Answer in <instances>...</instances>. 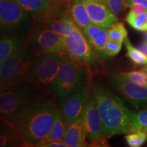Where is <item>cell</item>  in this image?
Masks as SVG:
<instances>
[{
	"mask_svg": "<svg viewBox=\"0 0 147 147\" xmlns=\"http://www.w3.org/2000/svg\"><path fill=\"white\" fill-rule=\"evenodd\" d=\"M84 123L87 136L95 144L106 146V138L103 135L102 120L93 91L90 92L84 111Z\"/></svg>",
	"mask_w": 147,
	"mask_h": 147,
	"instance_id": "cell-11",
	"label": "cell"
},
{
	"mask_svg": "<svg viewBox=\"0 0 147 147\" xmlns=\"http://www.w3.org/2000/svg\"><path fill=\"white\" fill-rule=\"evenodd\" d=\"M136 131L147 133V108L133 113L131 116L127 134Z\"/></svg>",
	"mask_w": 147,
	"mask_h": 147,
	"instance_id": "cell-20",
	"label": "cell"
},
{
	"mask_svg": "<svg viewBox=\"0 0 147 147\" xmlns=\"http://www.w3.org/2000/svg\"><path fill=\"white\" fill-rule=\"evenodd\" d=\"M84 67L67 57L61 65L51 89L57 98L62 99L80 91L86 85Z\"/></svg>",
	"mask_w": 147,
	"mask_h": 147,
	"instance_id": "cell-5",
	"label": "cell"
},
{
	"mask_svg": "<svg viewBox=\"0 0 147 147\" xmlns=\"http://www.w3.org/2000/svg\"><path fill=\"white\" fill-rule=\"evenodd\" d=\"M87 8L91 23L103 28L108 29L118 21L117 15L108 8L102 0H82Z\"/></svg>",
	"mask_w": 147,
	"mask_h": 147,
	"instance_id": "cell-13",
	"label": "cell"
},
{
	"mask_svg": "<svg viewBox=\"0 0 147 147\" xmlns=\"http://www.w3.org/2000/svg\"><path fill=\"white\" fill-rule=\"evenodd\" d=\"M89 93L86 84L80 91L62 99L60 112L67 124L74 122L83 115Z\"/></svg>",
	"mask_w": 147,
	"mask_h": 147,
	"instance_id": "cell-12",
	"label": "cell"
},
{
	"mask_svg": "<svg viewBox=\"0 0 147 147\" xmlns=\"http://www.w3.org/2000/svg\"><path fill=\"white\" fill-rule=\"evenodd\" d=\"M36 146L40 147H67L63 141H48L45 140Z\"/></svg>",
	"mask_w": 147,
	"mask_h": 147,
	"instance_id": "cell-28",
	"label": "cell"
},
{
	"mask_svg": "<svg viewBox=\"0 0 147 147\" xmlns=\"http://www.w3.org/2000/svg\"><path fill=\"white\" fill-rule=\"evenodd\" d=\"M106 5L115 15H120L125 10L126 5L125 0H104Z\"/></svg>",
	"mask_w": 147,
	"mask_h": 147,
	"instance_id": "cell-26",
	"label": "cell"
},
{
	"mask_svg": "<svg viewBox=\"0 0 147 147\" xmlns=\"http://www.w3.org/2000/svg\"><path fill=\"white\" fill-rule=\"evenodd\" d=\"M37 52L28 38L15 53L0 64V90L1 91L31 82Z\"/></svg>",
	"mask_w": 147,
	"mask_h": 147,
	"instance_id": "cell-4",
	"label": "cell"
},
{
	"mask_svg": "<svg viewBox=\"0 0 147 147\" xmlns=\"http://www.w3.org/2000/svg\"><path fill=\"white\" fill-rule=\"evenodd\" d=\"M141 70H142L143 72H144L147 75V64H146V65H145L144 67H142Z\"/></svg>",
	"mask_w": 147,
	"mask_h": 147,
	"instance_id": "cell-32",
	"label": "cell"
},
{
	"mask_svg": "<svg viewBox=\"0 0 147 147\" xmlns=\"http://www.w3.org/2000/svg\"><path fill=\"white\" fill-rule=\"evenodd\" d=\"M67 55L57 53L40 54L36 59L31 82L45 91H50L53 82Z\"/></svg>",
	"mask_w": 147,
	"mask_h": 147,
	"instance_id": "cell-7",
	"label": "cell"
},
{
	"mask_svg": "<svg viewBox=\"0 0 147 147\" xmlns=\"http://www.w3.org/2000/svg\"><path fill=\"white\" fill-rule=\"evenodd\" d=\"M143 38H144V41L147 42V31L144 32V34H143Z\"/></svg>",
	"mask_w": 147,
	"mask_h": 147,
	"instance_id": "cell-31",
	"label": "cell"
},
{
	"mask_svg": "<svg viewBox=\"0 0 147 147\" xmlns=\"http://www.w3.org/2000/svg\"><path fill=\"white\" fill-rule=\"evenodd\" d=\"M47 1H52V0H47Z\"/></svg>",
	"mask_w": 147,
	"mask_h": 147,
	"instance_id": "cell-34",
	"label": "cell"
},
{
	"mask_svg": "<svg viewBox=\"0 0 147 147\" xmlns=\"http://www.w3.org/2000/svg\"><path fill=\"white\" fill-rule=\"evenodd\" d=\"M125 21L135 30L147 31V11L136 12L131 9L127 14Z\"/></svg>",
	"mask_w": 147,
	"mask_h": 147,
	"instance_id": "cell-19",
	"label": "cell"
},
{
	"mask_svg": "<svg viewBox=\"0 0 147 147\" xmlns=\"http://www.w3.org/2000/svg\"><path fill=\"white\" fill-rule=\"evenodd\" d=\"M127 8H131L136 5H140L147 10V0H125Z\"/></svg>",
	"mask_w": 147,
	"mask_h": 147,
	"instance_id": "cell-29",
	"label": "cell"
},
{
	"mask_svg": "<svg viewBox=\"0 0 147 147\" xmlns=\"http://www.w3.org/2000/svg\"><path fill=\"white\" fill-rule=\"evenodd\" d=\"M44 91L32 82L1 91L0 95L1 121L14 129L25 112L36 103L45 99Z\"/></svg>",
	"mask_w": 147,
	"mask_h": 147,
	"instance_id": "cell-3",
	"label": "cell"
},
{
	"mask_svg": "<svg viewBox=\"0 0 147 147\" xmlns=\"http://www.w3.org/2000/svg\"><path fill=\"white\" fill-rule=\"evenodd\" d=\"M123 43L126 48V57L136 65H146L147 56L143 54L137 48L134 47L129 38H127Z\"/></svg>",
	"mask_w": 147,
	"mask_h": 147,
	"instance_id": "cell-22",
	"label": "cell"
},
{
	"mask_svg": "<svg viewBox=\"0 0 147 147\" xmlns=\"http://www.w3.org/2000/svg\"><path fill=\"white\" fill-rule=\"evenodd\" d=\"M67 123L61 113L60 110L57 109L55 113V119L53 129L49 138L46 140L48 141H61L65 136Z\"/></svg>",
	"mask_w": 147,
	"mask_h": 147,
	"instance_id": "cell-21",
	"label": "cell"
},
{
	"mask_svg": "<svg viewBox=\"0 0 147 147\" xmlns=\"http://www.w3.org/2000/svg\"><path fill=\"white\" fill-rule=\"evenodd\" d=\"M137 49H139L140 51L142 52L143 54H144L146 56H147V42L145 41H143L139 44L137 46Z\"/></svg>",
	"mask_w": 147,
	"mask_h": 147,
	"instance_id": "cell-30",
	"label": "cell"
},
{
	"mask_svg": "<svg viewBox=\"0 0 147 147\" xmlns=\"http://www.w3.org/2000/svg\"><path fill=\"white\" fill-rule=\"evenodd\" d=\"M57 108L47 98L23 114L14 130L24 144L36 146L49 138L54 125Z\"/></svg>",
	"mask_w": 147,
	"mask_h": 147,
	"instance_id": "cell-1",
	"label": "cell"
},
{
	"mask_svg": "<svg viewBox=\"0 0 147 147\" xmlns=\"http://www.w3.org/2000/svg\"><path fill=\"white\" fill-rule=\"evenodd\" d=\"M122 44L108 39L106 45V52L108 57H112L118 55L122 48Z\"/></svg>",
	"mask_w": 147,
	"mask_h": 147,
	"instance_id": "cell-27",
	"label": "cell"
},
{
	"mask_svg": "<svg viewBox=\"0 0 147 147\" xmlns=\"http://www.w3.org/2000/svg\"><path fill=\"white\" fill-rule=\"evenodd\" d=\"M26 10L35 22H38L47 16L50 12L51 4L47 0H15Z\"/></svg>",
	"mask_w": 147,
	"mask_h": 147,
	"instance_id": "cell-16",
	"label": "cell"
},
{
	"mask_svg": "<svg viewBox=\"0 0 147 147\" xmlns=\"http://www.w3.org/2000/svg\"><path fill=\"white\" fill-rule=\"evenodd\" d=\"M32 16L15 0H0L1 35L29 36Z\"/></svg>",
	"mask_w": 147,
	"mask_h": 147,
	"instance_id": "cell-6",
	"label": "cell"
},
{
	"mask_svg": "<svg viewBox=\"0 0 147 147\" xmlns=\"http://www.w3.org/2000/svg\"><path fill=\"white\" fill-rule=\"evenodd\" d=\"M55 1H59V2H66V1H69L70 0H55Z\"/></svg>",
	"mask_w": 147,
	"mask_h": 147,
	"instance_id": "cell-33",
	"label": "cell"
},
{
	"mask_svg": "<svg viewBox=\"0 0 147 147\" xmlns=\"http://www.w3.org/2000/svg\"><path fill=\"white\" fill-rule=\"evenodd\" d=\"M125 139L129 146L140 147L146 141L147 133L144 131L131 132L127 134Z\"/></svg>",
	"mask_w": 147,
	"mask_h": 147,
	"instance_id": "cell-24",
	"label": "cell"
},
{
	"mask_svg": "<svg viewBox=\"0 0 147 147\" xmlns=\"http://www.w3.org/2000/svg\"><path fill=\"white\" fill-rule=\"evenodd\" d=\"M68 11L75 24L81 30L92 23L82 0H70Z\"/></svg>",
	"mask_w": 147,
	"mask_h": 147,
	"instance_id": "cell-17",
	"label": "cell"
},
{
	"mask_svg": "<svg viewBox=\"0 0 147 147\" xmlns=\"http://www.w3.org/2000/svg\"><path fill=\"white\" fill-rule=\"evenodd\" d=\"M28 39L39 54L57 53L67 55L65 51V37L36 24L29 33Z\"/></svg>",
	"mask_w": 147,
	"mask_h": 147,
	"instance_id": "cell-9",
	"label": "cell"
},
{
	"mask_svg": "<svg viewBox=\"0 0 147 147\" xmlns=\"http://www.w3.org/2000/svg\"><path fill=\"white\" fill-rule=\"evenodd\" d=\"M85 126L84 123V113L74 122L67 124L63 141L68 147L87 146Z\"/></svg>",
	"mask_w": 147,
	"mask_h": 147,
	"instance_id": "cell-15",
	"label": "cell"
},
{
	"mask_svg": "<svg viewBox=\"0 0 147 147\" xmlns=\"http://www.w3.org/2000/svg\"><path fill=\"white\" fill-rule=\"evenodd\" d=\"M121 74L131 80V81L147 87V75L142 70L128 71L121 73Z\"/></svg>",
	"mask_w": 147,
	"mask_h": 147,
	"instance_id": "cell-25",
	"label": "cell"
},
{
	"mask_svg": "<svg viewBox=\"0 0 147 147\" xmlns=\"http://www.w3.org/2000/svg\"><path fill=\"white\" fill-rule=\"evenodd\" d=\"M92 91L100 112L104 136L107 139L117 134L127 133L133 113L120 97L102 86L95 87Z\"/></svg>",
	"mask_w": 147,
	"mask_h": 147,
	"instance_id": "cell-2",
	"label": "cell"
},
{
	"mask_svg": "<svg viewBox=\"0 0 147 147\" xmlns=\"http://www.w3.org/2000/svg\"><path fill=\"white\" fill-rule=\"evenodd\" d=\"M25 39L16 35H1L0 40V64L21 47Z\"/></svg>",
	"mask_w": 147,
	"mask_h": 147,
	"instance_id": "cell-18",
	"label": "cell"
},
{
	"mask_svg": "<svg viewBox=\"0 0 147 147\" xmlns=\"http://www.w3.org/2000/svg\"><path fill=\"white\" fill-rule=\"evenodd\" d=\"M108 39L123 43L127 38V31L124 24L121 22H116L108 29Z\"/></svg>",
	"mask_w": 147,
	"mask_h": 147,
	"instance_id": "cell-23",
	"label": "cell"
},
{
	"mask_svg": "<svg viewBox=\"0 0 147 147\" xmlns=\"http://www.w3.org/2000/svg\"><path fill=\"white\" fill-rule=\"evenodd\" d=\"M82 31L97 57L101 59L107 58L106 45L108 40V29L91 23Z\"/></svg>",
	"mask_w": 147,
	"mask_h": 147,
	"instance_id": "cell-14",
	"label": "cell"
},
{
	"mask_svg": "<svg viewBox=\"0 0 147 147\" xmlns=\"http://www.w3.org/2000/svg\"><path fill=\"white\" fill-rule=\"evenodd\" d=\"M113 87L135 108L147 106V87L136 83L121 73L113 75L110 79Z\"/></svg>",
	"mask_w": 147,
	"mask_h": 147,
	"instance_id": "cell-10",
	"label": "cell"
},
{
	"mask_svg": "<svg viewBox=\"0 0 147 147\" xmlns=\"http://www.w3.org/2000/svg\"><path fill=\"white\" fill-rule=\"evenodd\" d=\"M65 51L69 59L88 70L95 65L97 55L78 26L65 37Z\"/></svg>",
	"mask_w": 147,
	"mask_h": 147,
	"instance_id": "cell-8",
	"label": "cell"
}]
</instances>
